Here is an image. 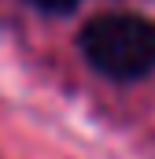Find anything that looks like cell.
<instances>
[{
    "mask_svg": "<svg viewBox=\"0 0 155 159\" xmlns=\"http://www.w3.org/2000/svg\"><path fill=\"white\" fill-rule=\"evenodd\" d=\"M30 7H37L41 15H70L81 7V0H26Z\"/></svg>",
    "mask_w": 155,
    "mask_h": 159,
    "instance_id": "7a4b0ae2",
    "label": "cell"
},
{
    "mask_svg": "<svg viewBox=\"0 0 155 159\" xmlns=\"http://www.w3.org/2000/svg\"><path fill=\"white\" fill-rule=\"evenodd\" d=\"M81 59L107 81H140L155 70V19L140 11H104L78 30Z\"/></svg>",
    "mask_w": 155,
    "mask_h": 159,
    "instance_id": "6da1fadb",
    "label": "cell"
}]
</instances>
